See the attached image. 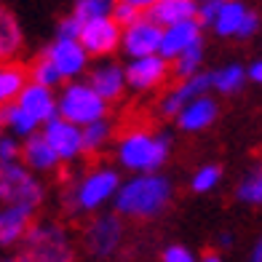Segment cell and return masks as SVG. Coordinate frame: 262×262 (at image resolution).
Listing matches in <instances>:
<instances>
[{
    "label": "cell",
    "instance_id": "4dcf8cb0",
    "mask_svg": "<svg viewBox=\"0 0 262 262\" xmlns=\"http://www.w3.org/2000/svg\"><path fill=\"white\" fill-rule=\"evenodd\" d=\"M217 177H220V169H217V166H206V169H201L198 177L193 180V190H195V193H204V190L214 187Z\"/></svg>",
    "mask_w": 262,
    "mask_h": 262
},
{
    "label": "cell",
    "instance_id": "2e32d148",
    "mask_svg": "<svg viewBox=\"0 0 262 262\" xmlns=\"http://www.w3.org/2000/svg\"><path fill=\"white\" fill-rule=\"evenodd\" d=\"M30 220H32V211L30 209H19V206H8L0 217V241L6 246L19 241L25 233H30Z\"/></svg>",
    "mask_w": 262,
    "mask_h": 262
},
{
    "label": "cell",
    "instance_id": "7a4b0ae2",
    "mask_svg": "<svg viewBox=\"0 0 262 262\" xmlns=\"http://www.w3.org/2000/svg\"><path fill=\"white\" fill-rule=\"evenodd\" d=\"M16 262H73V246L56 225H38L27 233Z\"/></svg>",
    "mask_w": 262,
    "mask_h": 262
},
{
    "label": "cell",
    "instance_id": "ba28073f",
    "mask_svg": "<svg viewBox=\"0 0 262 262\" xmlns=\"http://www.w3.org/2000/svg\"><path fill=\"white\" fill-rule=\"evenodd\" d=\"M46 139H49V145L54 147V152L59 158H75L78 152H83V131L75 128V123H70V121H49V126H46Z\"/></svg>",
    "mask_w": 262,
    "mask_h": 262
},
{
    "label": "cell",
    "instance_id": "6da1fadb",
    "mask_svg": "<svg viewBox=\"0 0 262 262\" xmlns=\"http://www.w3.org/2000/svg\"><path fill=\"white\" fill-rule=\"evenodd\" d=\"M169 201V182L161 177H142L128 182L118 195V211L131 217H156Z\"/></svg>",
    "mask_w": 262,
    "mask_h": 262
},
{
    "label": "cell",
    "instance_id": "277c9868",
    "mask_svg": "<svg viewBox=\"0 0 262 262\" xmlns=\"http://www.w3.org/2000/svg\"><path fill=\"white\" fill-rule=\"evenodd\" d=\"M59 113H62L64 121L70 123H97L102 121V115H104V99L99 97L94 89L89 86H73V89H67L64 91V97H62V104H59Z\"/></svg>",
    "mask_w": 262,
    "mask_h": 262
},
{
    "label": "cell",
    "instance_id": "9a60e30c",
    "mask_svg": "<svg viewBox=\"0 0 262 262\" xmlns=\"http://www.w3.org/2000/svg\"><path fill=\"white\" fill-rule=\"evenodd\" d=\"M209 86H214V75H193L190 80H185L180 89H174L169 97L161 102V113H163V115L177 113L182 104H187V99L198 97V94L204 91V89H209Z\"/></svg>",
    "mask_w": 262,
    "mask_h": 262
},
{
    "label": "cell",
    "instance_id": "ab89813d",
    "mask_svg": "<svg viewBox=\"0 0 262 262\" xmlns=\"http://www.w3.org/2000/svg\"><path fill=\"white\" fill-rule=\"evenodd\" d=\"M201 262H220V257H217V254H206V257L201 259Z\"/></svg>",
    "mask_w": 262,
    "mask_h": 262
},
{
    "label": "cell",
    "instance_id": "d6a6232c",
    "mask_svg": "<svg viewBox=\"0 0 262 262\" xmlns=\"http://www.w3.org/2000/svg\"><path fill=\"white\" fill-rule=\"evenodd\" d=\"M163 262H195L185 246H169L163 252Z\"/></svg>",
    "mask_w": 262,
    "mask_h": 262
},
{
    "label": "cell",
    "instance_id": "e575fe53",
    "mask_svg": "<svg viewBox=\"0 0 262 262\" xmlns=\"http://www.w3.org/2000/svg\"><path fill=\"white\" fill-rule=\"evenodd\" d=\"M254 30H257V16H254V14H246L241 30H238V35H241V38H249V35H252Z\"/></svg>",
    "mask_w": 262,
    "mask_h": 262
},
{
    "label": "cell",
    "instance_id": "ac0fdd59",
    "mask_svg": "<svg viewBox=\"0 0 262 262\" xmlns=\"http://www.w3.org/2000/svg\"><path fill=\"white\" fill-rule=\"evenodd\" d=\"M214 115H217V104H214L211 99H195V102H190L182 115H180V126L185 131H198V128H206L211 121H214Z\"/></svg>",
    "mask_w": 262,
    "mask_h": 262
},
{
    "label": "cell",
    "instance_id": "e0dca14e",
    "mask_svg": "<svg viewBox=\"0 0 262 262\" xmlns=\"http://www.w3.org/2000/svg\"><path fill=\"white\" fill-rule=\"evenodd\" d=\"M195 14V3L193 0H161V3L152 8V19L158 25H182V21H190Z\"/></svg>",
    "mask_w": 262,
    "mask_h": 262
},
{
    "label": "cell",
    "instance_id": "f546056e",
    "mask_svg": "<svg viewBox=\"0 0 262 262\" xmlns=\"http://www.w3.org/2000/svg\"><path fill=\"white\" fill-rule=\"evenodd\" d=\"M198 62H201V46H193V49H187L180 59H177L174 75H177V78H187V75L198 67Z\"/></svg>",
    "mask_w": 262,
    "mask_h": 262
},
{
    "label": "cell",
    "instance_id": "d590c367",
    "mask_svg": "<svg viewBox=\"0 0 262 262\" xmlns=\"http://www.w3.org/2000/svg\"><path fill=\"white\" fill-rule=\"evenodd\" d=\"M0 150H3V161H6V163L16 156V145H14V142H8V139H3V145H0Z\"/></svg>",
    "mask_w": 262,
    "mask_h": 262
},
{
    "label": "cell",
    "instance_id": "8d00e7d4",
    "mask_svg": "<svg viewBox=\"0 0 262 262\" xmlns=\"http://www.w3.org/2000/svg\"><path fill=\"white\" fill-rule=\"evenodd\" d=\"M121 3H128V6H134V8H156L161 0H121Z\"/></svg>",
    "mask_w": 262,
    "mask_h": 262
},
{
    "label": "cell",
    "instance_id": "44dd1931",
    "mask_svg": "<svg viewBox=\"0 0 262 262\" xmlns=\"http://www.w3.org/2000/svg\"><path fill=\"white\" fill-rule=\"evenodd\" d=\"M25 75H27V70L16 62L3 67V73H0V99L6 104L14 97H21V91H25Z\"/></svg>",
    "mask_w": 262,
    "mask_h": 262
},
{
    "label": "cell",
    "instance_id": "7402d4cb",
    "mask_svg": "<svg viewBox=\"0 0 262 262\" xmlns=\"http://www.w3.org/2000/svg\"><path fill=\"white\" fill-rule=\"evenodd\" d=\"M244 19H246V11L241 3H235V0H228V3L222 6L220 11V16H217V32L220 35H238V30H241L244 25Z\"/></svg>",
    "mask_w": 262,
    "mask_h": 262
},
{
    "label": "cell",
    "instance_id": "52a82bcc",
    "mask_svg": "<svg viewBox=\"0 0 262 262\" xmlns=\"http://www.w3.org/2000/svg\"><path fill=\"white\" fill-rule=\"evenodd\" d=\"M118 38H121V30L115 19H94L83 25L78 40L89 54H107L118 46Z\"/></svg>",
    "mask_w": 262,
    "mask_h": 262
},
{
    "label": "cell",
    "instance_id": "4fadbf2b",
    "mask_svg": "<svg viewBox=\"0 0 262 262\" xmlns=\"http://www.w3.org/2000/svg\"><path fill=\"white\" fill-rule=\"evenodd\" d=\"M49 56L54 59V64L59 67L62 78H70L83 70V62H86V49L75 40V38H59L56 46L49 51Z\"/></svg>",
    "mask_w": 262,
    "mask_h": 262
},
{
    "label": "cell",
    "instance_id": "4316f807",
    "mask_svg": "<svg viewBox=\"0 0 262 262\" xmlns=\"http://www.w3.org/2000/svg\"><path fill=\"white\" fill-rule=\"evenodd\" d=\"M238 198L249 201V204H259L262 201V169H257L241 187H238Z\"/></svg>",
    "mask_w": 262,
    "mask_h": 262
},
{
    "label": "cell",
    "instance_id": "d4e9b609",
    "mask_svg": "<svg viewBox=\"0 0 262 262\" xmlns=\"http://www.w3.org/2000/svg\"><path fill=\"white\" fill-rule=\"evenodd\" d=\"M19 43H21V32L16 27V21H14L11 14L3 11V25H0V51H3V56L8 59L19 49Z\"/></svg>",
    "mask_w": 262,
    "mask_h": 262
},
{
    "label": "cell",
    "instance_id": "7c38bea8",
    "mask_svg": "<svg viewBox=\"0 0 262 262\" xmlns=\"http://www.w3.org/2000/svg\"><path fill=\"white\" fill-rule=\"evenodd\" d=\"M201 38V30L193 19L182 21V25H174L163 32V43H161V56L163 59H174V56H182L187 49L198 46Z\"/></svg>",
    "mask_w": 262,
    "mask_h": 262
},
{
    "label": "cell",
    "instance_id": "836d02e7",
    "mask_svg": "<svg viewBox=\"0 0 262 262\" xmlns=\"http://www.w3.org/2000/svg\"><path fill=\"white\" fill-rule=\"evenodd\" d=\"M222 6H225V0H209V3L204 6V11H201V19L204 21H217Z\"/></svg>",
    "mask_w": 262,
    "mask_h": 262
},
{
    "label": "cell",
    "instance_id": "d6986e66",
    "mask_svg": "<svg viewBox=\"0 0 262 262\" xmlns=\"http://www.w3.org/2000/svg\"><path fill=\"white\" fill-rule=\"evenodd\" d=\"M91 89L97 91L102 99L121 97V91H123V73L118 67L107 64V67L97 70V73H91Z\"/></svg>",
    "mask_w": 262,
    "mask_h": 262
},
{
    "label": "cell",
    "instance_id": "f35d334b",
    "mask_svg": "<svg viewBox=\"0 0 262 262\" xmlns=\"http://www.w3.org/2000/svg\"><path fill=\"white\" fill-rule=\"evenodd\" d=\"M252 262H262V238H259V244L254 246V254H252Z\"/></svg>",
    "mask_w": 262,
    "mask_h": 262
},
{
    "label": "cell",
    "instance_id": "8fae6325",
    "mask_svg": "<svg viewBox=\"0 0 262 262\" xmlns=\"http://www.w3.org/2000/svg\"><path fill=\"white\" fill-rule=\"evenodd\" d=\"M118 241H121V222L115 217H102L86 230V246L91 254H110L115 252Z\"/></svg>",
    "mask_w": 262,
    "mask_h": 262
},
{
    "label": "cell",
    "instance_id": "5bb4252c",
    "mask_svg": "<svg viewBox=\"0 0 262 262\" xmlns=\"http://www.w3.org/2000/svg\"><path fill=\"white\" fill-rule=\"evenodd\" d=\"M19 104L25 107V110L35 118V121H54V99H51V94L46 86H38V83H32V86H27L25 91H21V97H19Z\"/></svg>",
    "mask_w": 262,
    "mask_h": 262
},
{
    "label": "cell",
    "instance_id": "ffe728a7",
    "mask_svg": "<svg viewBox=\"0 0 262 262\" xmlns=\"http://www.w3.org/2000/svg\"><path fill=\"white\" fill-rule=\"evenodd\" d=\"M25 158L30 166L35 169H54L59 156L54 152V147L49 145V139L46 137H30L27 145H25Z\"/></svg>",
    "mask_w": 262,
    "mask_h": 262
},
{
    "label": "cell",
    "instance_id": "603a6c76",
    "mask_svg": "<svg viewBox=\"0 0 262 262\" xmlns=\"http://www.w3.org/2000/svg\"><path fill=\"white\" fill-rule=\"evenodd\" d=\"M3 121L14 128L16 134H30V131H35V126H38V121H35L21 104H8L6 113H3Z\"/></svg>",
    "mask_w": 262,
    "mask_h": 262
},
{
    "label": "cell",
    "instance_id": "8992f818",
    "mask_svg": "<svg viewBox=\"0 0 262 262\" xmlns=\"http://www.w3.org/2000/svg\"><path fill=\"white\" fill-rule=\"evenodd\" d=\"M115 185H118V177L113 171H91L86 180L78 185L75 193H70V206L75 211L99 206L107 195H113Z\"/></svg>",
    "mask_w": 262,
    "mask_h": 262
},
{
    "label": "cell",
    "instance_id": "484cf974",
    "mask_svg": "<svg viewBox=\"0 0 262 262\" xmlns=\"http://www.w3.org/2000/svg\"><path fill=\"white\" fill-rule=\"evenodd\" d=\"M110 11H113V0H80L75 19L80 25H86V21H94V19H107Z\"/></svg>",
    "mask_w": 262,
    "mask_h": 262
},
{
    "label": "cell",
    "instance_id": "74e56055",
    "mask_svg": "<svg viewBox=\"0 0 262 262\" xmlns=\"http://www.w3.org/2000/svg\"><path fill=\"white\" fill-rule=\"evenodd\" d=\"M249 75H252V80L262 83V62H257V64L252 67V73H249Z\"/></svg>",
    "mask_w": 262,
    "mask_h": 262
},
{
    "label": "cell",
    "instance_id": "3957f363",
    "mask_svg": "<svg viewBox=\"0 0 262 262\" xmlns=\"http://www.w3.org/2000/svg\"><path fill=\"white\" fill-rule=\"evenodd\" d=\"M118 158H121L123 166L137 171H150L158 169L166 158V137L152 139L147 131H128V134L121 139V147H118Z\"/></svg>",
    "mask_w": 262,
    "mask_h": 262
},
{
    "label": "cell",
    "instance_id": "cb8c5ba5",
    "mask_svg": "<svg viewBox=\"0 0 262 262\" xmlns=\"http://www.w3.org/2000/svg\"><path fill=\"white\" fill-rule=\"evenodd\" d=\"M32 80L38 83V86H56L59 80H62V73H59V67L54 64V59L46 54V56H40L38 62L32 64Z\"/></svg>",
    "mask_w": 262,
    "mask_h": 262
},
{
    "label": "cell",
    "instance_id": "83f0119b",
    "mask_svg": "<svg viewBox=\"0 0 262 262\" xmlns=\"http://www.w3.org/2000/svg\"><path fill=\"white\" fill-rule=\"evenodd\" d=\"M107 123H102V121H97V123H91L86 131H83V152H94L102 142H104V137H107Z\"/></svg>",
    "mask_w": 262,
    "mask_h": 262
},
{
    "label": "cell",
    "instance_id": "30bf717a",
    "mask_svg": "<svg viewBox=\"0 0 262 262\" xmlns=\"http://www.w3.org/2000/svg\"><path fill=\"white\" fill-rule=\"evenodd\" d=\"M169 75V64L166 59L158 56H142L126 70V80L131 83V89H156Z\"/></svg>",
    "mask_w": 262,
    "mask_h": 262
},
{
    "label": "cell",
    "instance_id": "5b68a950",
    "mask_svg": "<svg viewBox=\"0 0 262 262\" xmlns=\"http://www.w3.org/2000/svg\"><path fill=\"white\" fill-rule=\"evenodd\" d=\"M3 198L8 201V206L19 209H35L40 204V187L30 180V174L25 169H19L14 163H6L3 169Z\"/></svg>",
    "mask_w": 262,
    "mask_h": 262
},
{
    "label": "cell",
    "instance_id": "1f68e13d",
    "mask_svg": "<svg viewBox=\"0 0 262 262\" xmlns=\"http://www.w3.org/2000/svg\"><path fill=\"white\" fill-rule=\"evenodd\" d=\"M115 21H118V27H121V25L134 27L137 21H142V19H139V8L128 6V3H118V6H115Z\"/></svg>",
    "mask_w": 262,
    "mask_h": 262
},
{
    "label": "cell",
    "instance_id": "9c48e42d",
    "mask_svg": "<svg viewBox=\"0 0 262 262\" xmlns=\"http://www.w3.org/2000/svg\"><path fill=\"white\" fill-rule=\"evenodd\" d=\"M126 51L131 56H152L158 49H161V43H163V32L158 25H152V21H137L134 27H128L126 30Z\"/></svg>",
    "mask_w": 262,
    "mask_h": 262
},
{
    "label": "cell",
    "instance_id": "f1b7e54d",
    "mask_svg": "<svg viewBox=\"0 0 262 262\" xmlns=\"http://www.w3.org/2000/svg\"><path fill=\"white\" fill-rule=\"evenodd\" d=\"M241 80H244V70L241 67H228L225 73L214 75V89H220V91H235L238 86H241Z\"/></svg>",
    "mask_w": 262,
    "mask_h": 262
}]
</instances>
